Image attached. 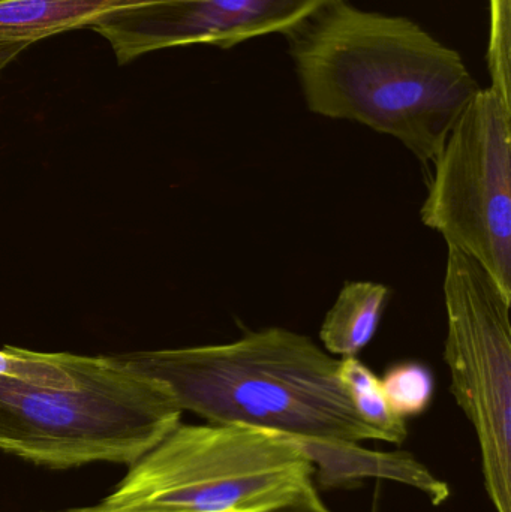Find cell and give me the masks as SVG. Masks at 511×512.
Wrapping results in <instances>:
<instances>
[{"label":"cell","instance_id":"cell-8","mask_svg":"<svg viewBox=\"0 0 511 512\" xmlns=\"http://www.w3.org/2000/svg\"><path fill=\"white\" fill-rule=\"evenodd\" d=\"M150 0H0V41L39 39L93 27L102 18Z\"/></svg>","mask_w":511,"mask_h":512},{"label":"cell","instance_id":"cell-7","mask_svg":"<svg viewBox=\"0 0 511 512\" xmlns=\"http://www.w3.org/2000/svg\"><path fill=\"white\" fill-rule=\"evenodd\" d=\"M332 0H150L107 15L92 27L120 63L150 51L194 44L228 48L246 39L288 33Z\"/></svg>","mask_w":511,"mask_h":512},{"label":"cell","instance_id":"cell-6","mask_svg":"<svg viewBox=\"0 0 511 512\" xmlns=\"http://www.w3.org/2000/svg\"><path fill=\"white\" fill-rule=\"evenodd\" d=\"M447 249L450 390L476 430L489 499L497 512H511V301L471 256Z\"/></svg>","mask_w":511,"mask_h":512},{"label":"cell","instance_id":"cell-10","mask_svg":"<svg viewBox=\"0 0 511 512\" xmlns=\"http://www.w3.org/2000/svg\"><path fill=\"white\" fill-rule=\"evenodd\" d=\"M339 378L359 417L380 436V441L401 445L407 439V421L390 408L381 379L357 357L339 360Z\"/></svg>","mask_w":511,"mask_h":512},{"label":"cell","instance_id":"cell-5","mask_svg":"<svg viewBox=\"0 0 511 512\" xmlns=\"http://www.w3.org/2000/svg\"><path fill=\"white\" fill-rule=\"evenodd\" d=\"M432 164L423 224L482 265L511 301V105L480 89Z\"/></svg>","mask_w":511,"mask_h":512},{"label":"cell","instance_id":"cell-4","mask_svg":"<svg viewBox=\"0 0 511 512\" xmlns=\"http://www.w3.org/2000/svg\"><path fill=\"white\" fill-rule=\"evenodd\" d=\"M315 463L293 436L239 424H182L105 498L123 512H273L309 484Z\"/></svg>","mask_w":511,"mask_h":512},{"label":"cell","instance_id":"cell-3","mask_svg":"<svg viewBox=\"0 0 511 512\" xmlns=\"http://www.w3.org/2000/svg\"><path fill=\"white\" fill-rule=\"evenodd\" d=\"M50 355L71 376L69 387L0 376V450L56 469L131 466L182 423L167 388L113 357Z\"/></svg>","mask_w":511,"mask_h":512},{"label":"cell","instance_id":"cell-12","mask_svg":"<svg viewBox=\"0 0 511 512\" xmlns=\"http://www.w3.org/2000/svg\"><path fill=\"white\" fill-rule=\"evenodd\" d=\"M511 0H489V48L488 66L491 72V89L511 105Z\"/></svg>","mask_w":511,"mask_h":512},{"label":"cell","instance_id":"cell-15","mask_svg":"<svg viewBox=\"0 0 511 512\" xmlns=\"http://www.w3.org/2000/svg\"><path fill=\"white\" fill-rule=\"evenodd\" d=\"M29 45V42L0 41V72H2L18 54L23 53Z\"/></svg>","mask_w":511,"mask_h":512},{"label":"cell","instance_id":"cell-11","mask_svg":"<svg viewBox=\"0 0 511 512\" xmlns=\"http://www.w3.org/2000/svg\"><path fill=\"white\" fill-rule=\"evenodd\" d=\"M390 408L402 420L419 417L434 399V373L419 361L393 364L381 379Z\"/></svg>","mask_w":511,"mask_h":512},{"label":"cell","instance_id":"cell-2","mask_svg":"<svg viewBox=\"0 0 511 512\" xmlns=\"http://www.w3.org/2000/svg\"><path fill=\"white\" fill-rule=\"evenodd\" d=\"M116 363L159 382L183 412L207 423L284 433L309 451L350 450L380 436L357 414L339 360L287 328L248 331L222 345L116 355Z\"/></svg>","mask_w":511,"mask_h":512},{"label":"cell","instance_id":"cell-9","mask_svg":"<svg viewBox=\"0 0 511 512\" xmlns=\"http://www.w3.org/2000/svg\"><path fill=\"white\" fill-rule=\"evenodd\" d=\"M390 289L369 280L345 282L320 328L330 355L357 357L371 343L390 300Z\"/></svg>","mask_w":511,"mask_h":512},{"label":"cell","instance_id":"cell-14","mask_svg":"<svg viewBox=\"0 0 511 512\" xmlns=\"http://www.w3.org/2000/svg\"><path fill=\"white\" fill-rule=\"evenodd\" d=\"M273 512H333L324 504L323 499L318 495L314 483L309 484L296 499L287 507L279 508Z\"/></svg>","mask_w":511,"mask_h":512},{"label":"cell","instance_id":"cell-16","mask_svg":"<svg viewBox=\"0 0 511 512\" xmlns=\"http://www.w3.org/2000/svg\"><path fill=\"white\" fill-rule=\"evenodd\" d=\"M65 512H123L119 510H114V508L108 507L104 502H101L99 505H95V507H87V508H78V510H71Z\"/></svg>","mask_w":511,"mask_h":512},{"label":"cell","instance_id":"cell-13","mask_svg":"<svg viewBox=\"0 0 511 512\" xmlns=\"http://www.w3.org/2000/svg\"><path fill=\"white\" fill-rule=\"evenodd\" d=\"M12 376L39 387L72 385L71 376L51 358L50 352H33L5 346L0 349V376Z\"/></svg>","mask_w":511,"mask_h":512},{"label":"cell","instance_id":"cell-1","mask_svg":"<svg viewBox=\"0 0 511 512\" xmlns=\"http://www.w3.org/2000/svg\"><path fill=\"white\" fill-rule=\"evenodd\" d=\"M290 36L306 107L396 138L423 165L480 90L461 54L405 17L332 0Z\"/></svg>","mask_w":511,"mask_h":512}]
</instances>
